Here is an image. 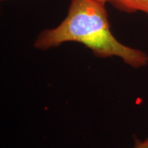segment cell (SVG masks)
<instances>
[{"label":"cell","instance_id":"5b68a950","mask_svg":"<svg viewBox=\"0 0 148 148\" xmlns=\"http://www.w3.org/2000/svg\"><path fill=\"white\" fill-rule=\"evenodd\" d=\"M1 1H5V0H1Z\"/></svg>","mask_w":148,"mask_h":148},{"label":"cell","instance_id":"277c9868","mask_svg":"<svg viewBox=\"0 0 148 148\" xmlns=\"http://www.w3.org/2000/svg\"><path fill=\"white\" fill-rule=\"evenodd\" d=\"M98 1H101V2H103L105 3H106L107 2H110V3H112L114 0H98Z\"/></svg>","mask_w":148,"mask_h":148},{"label":"cell","instance_id":"3957f363","mask_svg":"<svg viewBox=\"0 0 148 148\" xmlns=\"http://www.w3.org/2000/svg\"><path fill=\"white\" fill-rule=\"evenodd\" d=\"M134 148H148V137L143 141L136 139Z\"/></svg>","mask_w":148,"mask_h":148},{"label":"cell","instance_id":"6da1fadb","mask_svg":"<svg viewBox=\"0 0 148 148\" xmlns=\"http://www.w3.org/2000/svg\"><path fill=\"white\" fill-rule=\"evenodd\" d=\"M105 5L98 0H71L64 19L54 28L42 31L35 40V47L45 50L63 42H77L97 57H119L134 68L145 66V53L123 45L111 32Z\"/></svg>","mask_w":148,"mask_h":148},{"label":"cell","instance_id":"7a4b0ae2","mask_svg":"<svg viewBox=\"0 0 148 148\" xmlns=\"http://www.w3.org/2000/svg\"><path fill=\"white\" fill-rule=\"evenodd\" d=\"M112 3L122 10L140 11L148 14V0H114Z\"/></svg>","mask_w":148,"mask_h":148}]
</instances>
